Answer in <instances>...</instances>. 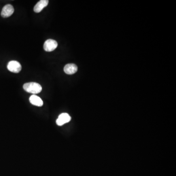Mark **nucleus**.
Returning a JSON list of instances; mask_svg holds the SVG:
<instances>
[{
  "mask_svg": "<svg viewBox=\"0 0 176 176\" xmlns=\"http://www.w3.org/2000/svg\"><path fill=\"white\" fill-rule=\"evenodd\" d=\"M77 70V67L74 64H67L64 68L65 73L68 74H73L76 73Z\"/></svg>",
  "mask_w": 176,
  "mask_h": 176,
  "instance_id": "0eeeda50",
  "label": "nucleus"
},
{
  "mask_svg": "<svg viewBox=\"0 0 176 176\" xmlns=\"http://www.w3.org/2000/svg\"><path fill=\"white\" fill-rule=\"evenodd\" d=\"M71 119V117L68 113H61L56 120V124L58 126H62L65 123L69 122Z\"/></svg>",
  "mask_w": 176,
  "mask_h": 176,
  "instance_id": "39448f33",
  "label": "nucleus"
},
{
  "mask_svg": "<svg viewBox=\"0 0 176 176\" xmlns=\"http://www.w3.org/2000/svg\"><path fill=\"white\" fill-rule=\"evenodd\" d=\"M57 45V42L55 40L48 39L46 40L44 43V49L46 51L51 52L55 49Z\"/></svg>",
  "mask_w": 176,
  "mask_h": 176,
  "instance_id": "7ed1b4c3",
  "label": "nucleus"
},
{
  "mask_svg": "<svg viewBox=\"0 0 176 176\" xmlns=\"http://www.w3.org/2000/svg\"><path fill=\"white\" fill-rule=\"evenodd\" d=\"M30 101L32 104L36 106L41 107L43 105V102L41 98L35 94L32 95V96L30 97Z\"/></svg>",
  "mask_w": 176,
  "mask_h": 176,
  "instance_id": "6e6552de",
  "label": "nucleus"
},
{
  "mask_svg": "<svg viewBox=\"0 0 176 176\" xmlns=\"http://www.w3.org/2000/svg\"><path fill=\"white\" fill-rule=\"evenodd\" d=\"M13 7L11 5H7L4 6L1 12V16L4 18H7L11 16L14 13Z\"/></svg>",
  "mask_w": 176,
  "mask_h": 176,
  "instance_id": "20e7f679",
  "label": "nucleus"
},
{
  "mask_svg": "<svg viewBox=\"0 0 176 176\" xmlns=\"http://www.w3.org/2000/svg\"><path fill=\"white\" fill-rule=\"evenodd\" d=\"M23 88L26 92L35 94H39L42 91V86L35 82H29L24 84Z\"/></svg>",
  "mask_w": 176,
  "mask_h": 176,
  "instance_id": "f257e3e1",
  "label": "nucleus"
},
{
  "mask_svg": "<svg viewBox=\"0 0 176 176\" xmlns=\"http://www.w3.org/2000/svg\"><path fill=\"white\" fill-rule=\"evenodd\" d=\"M7 69L10 72L14 73H19L22 70L20 63L17 61H11L8 63Z\"/></svg>",
  "mask_w": 176,
  "mask_h": 176,
  "instance_id": "f03ea898",
  "label": "nucleus"
},
{
  "mask_svg": "<svg viewBox=\"0 0 176 176\" xmlns=\"http://www.w3.org/2000/svg\"><path fill=\"white\" fill-rule=\"evenodd\" d=\"M49 4L48 0H41L39 1L34 7V11L36 13H39L43 9L46 7Z\"/></svg>",
  "mask_w": 176,
  "mask_h": 176,
  "instance_id": "423d86ee",
  "label": "nucleus"
}]
</instances>
